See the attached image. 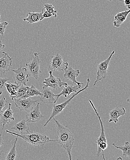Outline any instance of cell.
<instances>
[{"mask_svg":"<svg viewBox=\"0 0 130 160\" xmlns=\"http://www.w3.org/2000/svg\"><path fill=\"white\" fill-rule=\"evenodd\" d=\"M42 14H43L42 10L40 12H28L27 14V17L23 19V21L27 22V23L30 24L39 22L43 21Z\"/></svg>","mask_w":130,"mask_h":160,"instance_id":"d6986e66","label":"cell"},{"mask_svg":"<svg viewBox=\"0 0 130 160\" xmlns=\"http://www.w3.org/2000/svg\"><path fill=\"white\" fill-rule=\"evenodd\" d=\"M114 52H115L114 51H113L108 58H107L105 60L100 62L98 64V67H97L98 71H97V78L93 84V86H95L98 82H100L101 80L105 79L106 78L109 64L111 59L114 54Z\"/></svg>","mask_w":130,"mask_h":160,"instance_id":"52a82bcc","label":"cell"},{"mask_svg":"<svg viewBox=\"0 0 130 160\" xmlns=\"http://www.w3.org/2000/svg\"><path fill=\"white\" fill-rule=\"evenodd\" d=\"M80 88L76 84L73 83L71 85H67L65 86H63L61 92L59 94H55L56 97V101H57L59 98L62 95L66 98L72 92L76 93L78 92L77 91H78V89H80Z\"/></svg>","mask_w":130,"mask_h":160,"instance_id":"ac0fdd59","label":"cell"},{"mask_svg":"<svg viewBox=\"0 0 130 160\" xmlns=\"http://www.w3.org/2000/svg\"><path fill=\"white\" fill-rule=\"evenodd\" d=\"M68 66L67 62H64L62 57L59 53L51 57V62L48 70L51 71H64Z\"/></svg>","mask_w":130,"mask_h":160,"instance_id":"8992f818","label":"cell"},{"mask_svg":"<svg viewBox=\"0 0 130 160\" xmlns=\"http://www.w3.org/2000/svg\"><path fill=\"white\" fill-rule=\"evenodd\" d=\"M42 11H43V14H42V20H43V19H45V18H51L52 16L51 14L49 13V12H48L46 10H45L44 8H43L42 9Z\"/></svg>","mask_w":130,"mask_h":160,"instance_id":"f546056e","label":"cell"},{"mask_svg":"<svg viewBox=\"0 0 130 160\" xmlns=\"http://www.w3.org/2000/svg\"><path fill=\"white\" fill-rule=\"evenodd\" d=\"M14 72L13 79L15 84L20 86L22 85L26 86V83L29 81L28 78L29 77L26 69L20 66L16 69L12 70Z\"/></svg>","mask_w":130,"mask_h":160,"instance_id":"9c48e42d","label":"cell"},{"mask_svg":"<svg viewBox=\"0 0 130 160\" xmlns=\"http://www.w3.org/2000/svg\"><path fill=\"white\" fill-rule=\"evenodd\" d=\"M113 146L116 149H120L122 151V155L124 157H128L130 156V144L129 142H125L124 146H119L116 145L115 143H113Z\"/></svg>","mask_w":130,"mask_h":160,"instance_id":"7402d4cb","label":"cell"},{"mask_svg":"<svg viewBox=\"0 0 130 160\" xmlns=\"http://www.w3.org/2000/svg\"><path fill=\"white\" fill-rule=\"evenodd\" d=\"M2 151H1V153H0V157H1V155H2Z\"/></svg>","mask_w":130,"mask_h":160,"instance_id":"e575fe53","label":"cell"},{"mask_svg":"<svg viewBox=\"0 0 130 160\" xmlns=\"http://www.w3.org/2000/svg\"><path fill=\"white\" fill-rule=\"evenodd\" d=\"M41 91H39L34 85H31L29 87L26 94L24 96L20 99H26V98H30L33 96H41Z\"/></svg>","mask_w":130,"mask_h":160,"instance_id":"44dd1931","label":"cell"},{"mask_svg":"<svg viewBox=\"0 0 130 160\" xmlns=\"http://www.w3.org/2000/svg\"><path fill=\"white\" fill-rule=\"evenodd\" d=\"M87 84L86 86L83 89H81L79 91L77 92L76 93H75L74 95H72L70 98H69L68 100H66L65 102H64L61 103L60 104H58V105H54L53 107V109L52 111L51 114V116H50V117H49V119L47 120V122L45 123V124L44 125V126H47V124L53 119V118H54L57 115L60 114L61 112H62V111L65 108V107H66V106L68 105L70 102H71V101L76 96H77L78 94H79L80 92H81L84 91V90L86 89L87 88H88L89 85V82H90V79H89V78L88 77L87 79Z\"/></svg>","mask_w":130,"mask_h":160,"instance_id":"277c9868","label":"cell"},{"mask_svg":"<svg viewBox=\"0 0 130 160\" xmlns=\"http://www.w3.org/2000/svg\"><path fill=\"white\" fill-rule=\"evenodd\" d=\"M3 128H2V131H1V134H0V147L3 145V140L2 138V130Z\"/></svg>","mask_w":130,"mask_h":160,"instance_id":"1f68e13d","label":"cell"},{"mask_svg":"<svg viewBox=\"0 0 130 160\" xmlns=\"http://www.w3.org/2000/svg\"><path fill=\"white\" fill-rule=\"evenodd\" d=\"M126 111L125 108H119V107L113 108L109 113L110 118L108 122L109 123L113 122L114 123H117L119 117L126 115Z\"/></svg>","mask_w":130,"mask_h":160,"instance_id":"e0dca14e","label":"cell"},{"mask_svg":"<svg viewBox=\"0 0 130 160\" xmlns=\"http://www.w3.org/2000/svg\"><path fill=\"white\" fill-rule=\"evenodd\" d=\"M15 107L22 111L28 112L30 111L37 104V101H34L31 98L26 99L14 98L12 100Z\"/></svg>","mask_w":130,"mask_h":160,"instance_id":"ba28073f","label":"cell"},{"mask_svg":"<svg viewBox=\"0 0 130 160\" xmlns=\"http://www.w3.org/2000/svg\"><path fill=\"white\" fill-rule=\"evenodd\" d=\"M53 119L55 123L57 128V136L55 139L56 142L59 144L60 147L65 149L68 155L69 160H72L71 152L75 141L74 135L66 126L60 124L55 118Z\"/></svg>","mask_w":130,"mask_h":160,"instance_id":"6da1fadb","label":"cell"},{"mask_svg":"<svg viewBox=\"0 0 130 160\" xmlns=\"http://www.w3.org/2000/svg\"><path fill=\"white\" fill-rule=\"evenodd\" d=\"M6 132L14 136L22 138L26 142L36 147H41V146L42 147V146H44L46 143L48 142H56L55 140H51L46 136L38 133L32 132L27 134L21 135L18 134L16 133L10 132L8 130H6Z\"/></svg>","mask_w":130,"mask_h":160,"instance_id":"7a4b0ae2","label":"cell"},{"mask_svg":"<svg viewBox=\"0 0 130 160\" xmlns=\"http://www.w3.org/2000/svg\"><path fill=\"white\" fill-rule=\"evenodd\" d=\"M1 13H0V20H1Z\"/></svg>","mask_w":130,"mask_h":160,"instance_id":"8d00e7d4","label":"cell"},{"mask_svg":"<svg viewBox=\"0 0 130 160\" xmlns=\"http://www.w3.org/2000/svg\"><path fill=\"white\" fill-rule=\"evenodd\" d=\"M44 8L49 13H51L54 17L55 18L57 17V11L55 9L54 7L51 4L46 3L44 5Z\"/></svg>","mask_w":130,"mask_h":160,"instance_id":"d4e9b609","label":"cell"},{"mask_svg":"<svg viewBox=\"0 0 130 160\" xmlns=\"http://www.w3.org/2000/svg\"><path fill=\"white\" fill-rule=\"evenodd\" d=\"M7 105V101L5 97L3 96L0 99V117L2 112H3L2 109L4 108Z\"/></svg>","mask_w":130,"mask_h":160,"instance_id":"83f0119b","label":"cell"},{"mask_svg":"<svg viewBox=\"0 0 130 160\" xmlns=\"http://www.w3.org/2000/svg\"><path fill=\"white\" fill-rule=\"evenodd\" d=\"M40 52H37L34 53L32 60L29 63L26 62V66L27 67V71L29 77H32L35 79H38L39 75L42 73L40 69V63L41 61L39 58V55Z\"/></svg>","mask_w":130,"mask_h":160,"instance_id":"5b68a950","label":"cell"},{"mask_svg":"<svg viewBox=\"0 0 130 160\" xmlns=\"http://www.w3.org/2000/svg\"><path fill=\"white\" fill-rule=\"evenodd\" d=\"M5 46L4 45H3L2 43V41L0 40V52H1L2 50L4 48H5Z\"/></svg>","mask_w":130,"mask_h":160,"instance_id":"d6a6232c","label":"cell"},{"mask_svg":"<svg viewBox=\"0 0 130 160\" xmlns=\"http://www.w3.org/2000/svg\"><path fill=\"white\" fill-rule=\"evenodd\" d=\"M26 122V119H23L22 121L15 124L11 129L16 131L17 134L21 135L26 134V132L27 133V134L30 133L32 132L31 131Z\"/></svg>","mask_w":130,"mask_h":160,"instance_id":"2e32d148","label":"cell"},{"mask_svg":"<svg viewBox=\"0 0 130 160\" xmlns=\"http://www.w3.org/2000/svg\"><path fill=\"white\" fill-rule=\"evenodd\" d=\"M130 10H126L124 12H118L114 17L113 26L116 28H119L124 22L128 15L130 13Z\"/></svg>","mask_w":130,"mask_h":160,"instance_id":"ffe728a7","label":"cell"},{"mask_svg":"<svg viewBox=\"0 0 130 160\" xmlns=\"http://www.w3.org/2000/svg\"><path fill=\"white\" fill-rule=\"evenodd\" d=\"M41 95L39 100L46 104H51L57 102L55 94L54 93L51 88L43 86L41 91Z\"/></svg>","mask_w":130,"mask_h":160,"instance_id":"8fae6325","label":"cell"},{"mask_svg":"<svg viewBox=\"0 0 130 160\" xmlns=\"http://www.w3.org/2000/svg\"><path fill=\"white\" fill-rule=\"evenodd\" d=\"M8 24V23L7 22H4L3 23H1L0 22V35H1V36L2 37L4 34L6 28V27H7Z\"/></svg>","mask_w":130,"mask_h":160,"instance_id":"f1b7e54d","label":"cell"},{"mask_svg":"<svg viewBox=\"0 0 130 160\" xmlns=\"http://www.w3.org/2000/svg\"><path fill=\"white\" fill-rule=\"evenodd\" d=\"M89 102L91 105V107L93 108V109H94L97 116H98L99 122H100V126H101V134H100V136L97 139L96 142V143L98 145V147L97 157H99L101 155V152L104 151V150H105L107 148V138L106 137L105 134L104 128V125H103V122L102 121V119H101V117L99 115V114L97 111V110L96 109V108L94 106L92 101L91 100H89Z\"/></svg>","mask_w":130,"mask_h":160,"instance_id":"3957f363","label":"cell"},{"mask_svg":"<svg viewBox=\"0 0 130 160\" xmlns=\"http://www.w3.org/2000/svg\"><path fill=\"white\" fill-rule=\"evenodd\" d=\"M12 104H8V107L5 111H3L1 115V123L2 124V128L7 124H9L12 121L14 120L13 112L11 109Z\"/></svg>","mask_w":130,"mask_h":160,"instance_id":"9a60e30c","label":"cell"},{"mask_svg":"<svg viewBox=\"0 0 130 160\" xmlns=\"http://www.w3.org/2000/svg\"><path fill=\"white\" fill-rule=\"evenodd\" d=\"M108 1H109V2H111V1H112L113 0H108Z\"/></svg>","mask_w":130,"mask_h":160,"instance_id":"d590c367","label":"cell"},{"mask_svg":"<svg viewBox=\"0 0 130 160\" xmlns=\"http://www.w3.org/2000/svg\"><path fill=\"white\" fill-rule=\"evenodd\" d=\"M9 79L7 78H0V95L6 90L5 84Z\"/></svg>","mask_w":130,"mask_h":160,"instance_id":"4316f807","label":"cell"},{"mask_svg":"<svg viewBox=\"0 0 130 160\" xmlns=\"http://www.w3.org/2000/svg\"><path fill=\"white\" fill-rule=\"evenodd\" d=\"M29 87L27 85H22L19 86L17 91V94L15 96V98H21L25 95L27 90Z\"/></svg>","mask_w":130,"mask_h":160,"instance_id":"cb8c5ba5","label":"cell"},{"mask_svg":"<svg viewBox=\"0 0 130 160\" xmlns=\"http://www.w3.org/2000/svg\"><path fill=\"white\" fill-rule=\"evenodd\" d=\"M49 77L45 79L43 83V86L49 88L51 89L56 90L60 88L67 85V83L61 81V79L56 78L53 75L52 71H49Z\"/></svg>","mask_w":130,"mask_h":160,"instance_id":"30bf717a","label":"cell"},{"mask_svg":"<svg viewBox=\"0 0 130 160\" xmlns=\"http://www.w3.org/2000/svg\"><path fill=\"white\" fill-rule=\"evenodd\" d=\"M40 103L37 102L30 111L26 112V120L27 122L36 123L43 118V116L40 112Z\"/></svg>","mask_w":130,"mask_h":160,"instance_id":"7c38bea8","label":"cell"},{"mask_svg":"<svg viewBox=\"0 0 130 160\" xmlns=\"http://www.w3.org/2000/svg\"><path fill=\"white\" fill-rule=\"evenodd\" d=\"M124 4L125 6L128 8V10H130V0H124Z\"/></svg>","mask_w":130,"mask_h":160,"instance_id":"4dcf8cb0","label":"cell"},{"mask_svg":"<svg viewBox=\"0 0 130 160\" xmlns=\"http://www.w3.org/2000/svg\"><path fill=\"white\" fill-rule=\"evenodd\" d=\"M11 86V91L9 93V96L12 100L15 98L16 94H17V91L19 88V86L15 84L11 83H10Z\"/></svg>","mask_w":130,"mask_h":160,"instance_id":"484cf974","label":"cell"},{"mask_svg":"<svg viewBox=\"0 0 130 160\" xmlns=\"http://www.w3.org/2000/svg\"><path fill=\"white\" fill-rule=\"evenodd\" d=\"M102 152V156H103V159L104 160H106L104 156V151H103ZM115 160H122V158L121 157H119V158H117Z\"/></svg>","mask_w":130,"mask_h":160,"instance_id":"836d02e7","label":"cell"},{"mask_svg":"<svg viewBox=\"0 0 130 160\" xmlns=\"http://www.w3.org/2000/svg\"><path fill=\"white\" fill-rule=\"evenodd\" d=\"M12 59L8 54L0 52V73L4 74L11 70Z\"/></svg>","mask_w":130,"mask_h":160,"instance_id":"4fadbf2b","label":"cell"},{"mask_svg":"<svg viewBox=\"0 0 130 160\" xmlns=\"http://www.w3.org/2000/svg\"><path fill=\"white\" fill-rule=\"evenodd\" d=\"M80 72L79 69H75L71 66L68 65L67 69L64 71L63 75L64 78L67 80H70L73 82V83L76 84L81 88L82 85H83V83L77 82L76 78L79 75Z\"/></svg>","mask_w":130,"mask_h":160,"instance_id":"5bb4252c","label":"cell"},{"mask_svg":"<svg viewBox=\"0 0 130 160\" xmlns=\"http://www.w3.org/2000/svg\"><path fill=\"white\" fill-rule=\"evenodd\" d=\"M18 138V137H16L13 146H12L11 149L9 150L8 154L7 155L6 157L5 160H15L16 159L17 156V151L16 150V144Z\"/></svg>","mask_w":130,"mask_h":160,"instance_id":"603a6c76","label":"cell"}]
</instances>
